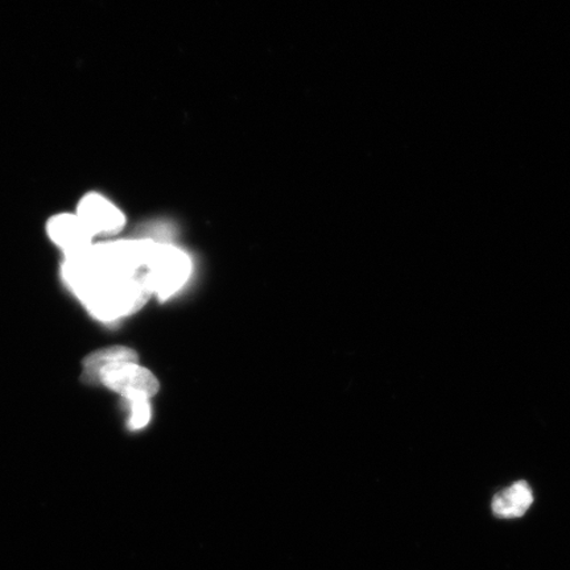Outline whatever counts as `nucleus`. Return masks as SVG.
I'll return each mask as SVG.
<instances>
[{"instance_id": "f257e3e1", "label": "nucleus", "mask_w": 570, "mask_h": 570, "mask_svg": "<svg viewBox=\"0 0 570 570\" xmlns=\"http://www.w3.org/2000/svg\"><path fill=\"white\" fill-rule=\"evenodd\" d=\"M61 277L89 315L102 323L134 315L153 296L142 274L117 273L99 258L95 244L80 254L63 256Z\"/></svg>"}, {"instance_id": "f03ea898", "label": "nucleus", "mask_w": 570, "mask_h": 570, "mask_svg": "<svg viewBox=\"0 0 570 570\" xmlns=\"http://www.w3.org/2000/svg\"><path fill=\"white\" fill-rule=\"evenodd\" d=\"M190 274L189 255L181 248L158 242L142 276L151 295L164 302L184 287Z\"/></svg>"}, {"instance_id": "7ed1b4c3", "label": "nucleus", "mask_w": 570, "mask_h": 570, "mask_svg": "<svg viewBox=\"0 0 570 570\" xmlns=\"http://www.w3.org/2000/svg\"><path fill=\"white\" fill-rule=\"evenodd\" d=\"M106 389L117 392L127 402L151 401L159 392V381L138 361H124L104 366L96 375Z\"/></svg>"}, {"instance_id": "20e7f679", "label": "nucleus", "mask_w": 570, "mask_h": 570, "mask_svg": "<svg viewBox=\"0 0 570 570\" xmlns=\"http://www.w3.org/2000/svg\"><path fill=\"white\" fill-rule=\"evenodd\" d=\"M76 214L95 238L98 235H116L126 225L125 213L97 191H90L80 199Z\"/></svg>"}, {"instance_id": "39448f33", "label": "nucleus", "mask_w": 570, "mask_h": 570, "mask_svg": "<svg viewBox=\"0 0 570 570\" xmlns=\"http://www.w3.org/2000/svg\"><path fill=\"white\" fill-rule=\"evenodd\" d=\"M47 234L63 256L80 254L95 244V235L76 213H60L49 218Z\"/></svg>"}, {"instance_id": "423d86ee", "label": "nucleus", "mask_w": 570, "mask_h": 570, "mask_svg": "<svg viewBox=\"0 0 570 570\" xmlns=\"http://www.w3.org/2000/svg\"><path fill=\"white\" fill-rule=\"evenodd\" d=\"M533 503L530 484L515 482L510 488L499 491L491 502L493 514L502 519L522 518Z\"/></svg>"}, {"instance_id": "0eeeda50", "label": "nucleus", "mask_w": 570, "mask_h": 570, "mask_svg": "<svg viewBox=\"0 0 570 570\" xmlns=\"http://www.w3.org/2000/svg\"><path fill=\"white\" fill-rule=\"evenodd\" d=\"M124 361H138V353L127 346H110L90 353L83 360V367L88 373L96 376L104 366Z\"/></svg>"}, {"instance_id": "6e6552de", "label": "nucleus", "mask_w": 570, "mask_h": 570, "mask_svg": "<svg viewBox=\"0 0 570 570\" xmlns=\"http://www.w3.org/2000/svg\"><path fill=\"white\" fill-rule=\"evenodd\" d=\"M130 407V417H128V428L131 431H140L151 422L153 409L149 401L128 402Z\"/></svg>"}]
</instances>
